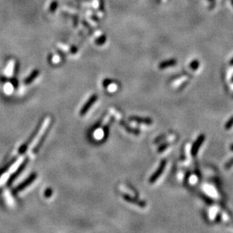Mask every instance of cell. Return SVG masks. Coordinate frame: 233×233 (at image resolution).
<instances>
[{"instance_id": "15", "label": "cell", "mask_w": 233, "mask_h": 233, "mask_svg": "<svg viewBox=\"0 0 233 233\" xmlns=\"http://www.w3.org/2000/svg\"><path fill=\"white\" fill-rule=\"evenodd\" d=\"M230 64H231V65H233V58L232 59V60H231V61H230Z\"/></svg>"}, {"instance_id": "16", "label": "cell", "mask_w": 233, "mask_h": 233, "mask_svg": "<svg viewBox=\"0 0 233 233\" xmlns=\"http://www.w3.org/2000/svg\"><path fill=\"white\" fill-rule=\"evenodd\" d=\"M231 150H232V151H233V145H232V146H231Z\"/></svg>"}, {"instance_id": "12", "label": "cell", "mask_w": 233, "mask_h": 233, "mask_svg": "<svg viewBox=\"0 0 233 233\" xmlns=\"http://www.w3.org/2000/svg\"><path fill=\"white\" fill-rule=\"evenodd\" d=\"M190 67L192 70H197V69L199 67V61L197 60H193V61L190 63Z\"/></svg>"}, {"instance_id": "14", "label": "cell", "mask_w": 233, "mask_h": 233, "mask_svg": "<svg viewBox=\"0 0 233 233\" xmlns=\"http://www.w3.org/2000/svg\"><path fill=\"white\" fill-rule=\"evenodd\" d=\"M233 165V159H232V160H231V162H229V163L227 164L226 167H227V168H230L231 165Z\"/></svg>"}, {"instance_id": "13", "label": "cell", "mask_w": 233, "mask_h": 233, "mask_svg": "<svg viewBox=\"0 0 233 233\" xmlns=\"http://www.w3.org/2000/svg\"><path fill=\"white\" fill-rule=\"evenodd\" d=\"M232 126H233V116L226 123L225 128H226V129H230Z\"/></svg>"}, {"instance_id": "6", "label": "cell", "mask_w": 233, "mask_h": 233, "mask_svg": "<svg viewBox=\"0 0 233 233\" xmlns=\"http://www.w3.org/2000/svg\"><path fill=\"white\" fill-rule=\"evenodd\" d=\"M176 60H175V59H170V60H165V61L160 63L159 67V69H166L168 68V67H173V66L176 65Z\"/></svg>"}, {"instance_id": "7", "label": "cell", "mask_w": 233, "mask_h": 233, "mask_svg": "<svg viewBox=\"0 0 233 233\" xmlns=\"http://www.w3.org/2000/svg\"><path fill=\"white\" fill-rule=\"evenodd\" d=\"M39 72L38 70H34L32 73H30L29 76L25 79V84L28 85V84H30L31 82H33V81L35 79H36L37 76H39Z\"/></svg>"}, {"instance_id": "18", "label": "cell", "mask_w": 233, "mask_h": 233, "mask_svg": "<svg viewBox=\"0 0 233 233\" xmlns=\"http://www.w3.org/2000/svg\"><path fill=\"white\" fill-rule=\"evenodd\" d=\"M210 1H213V0H210Z\"/></svg>"}, {"instance_id": "3", "label": "cell", "mask_w": 233, "mask_h": 233, "mask_svg": "<svg viewBox=\"0 0 233 233\" xmlns=\"http://www.w3.org/2000/svg\"><path fill=\"white\" fill-rule=\"evenodd\" d=\"M36 173H33V174H31L30 176L27 178V179L25 180L23 183H21L20 184L18 187H16V188L15 189V190H14L15 191V192H20V191L23 190V189L27 187L29 184H31L33 182V180L36 179Z\"/></svg>"}, {"instance_id": "11", "label": "cell", "mask_w": 233, "mask_h": 233, "mask_svg": "<svg viewBox=\"0 0 233 233\" xmlns=\"http://www.w3.org/2000/svg\"><path fill=\"white\" fill-rule=\"evenodd\" d=\"M124 198H125V199H126V200H127V201H130V202H133V203H134V204H139V205H141L142 206V204H140V203H142V202H140V201H139L138 200L133 199V198H131V197L128 196V195H125Z\"/></svg>"}, {"instance_id": "9", "label": "cell", "mask_w": 233, "mask_h": 233, "mask_svg": "<svg viewBox=\"0 0 233 233\" xmlns=\"http://www.w3.org/2000/svg\"><path fill=\"white\" fill-rule=\"evenodd\" d=\"M57 6H58V2H57V0H54V1H52L49 6V12H51V13H54L55 11L57 10Z\"/></svg>"}, {"instance_id": "1", "label": "cell", "mask_w": 233, "mask_h": 233, "mask_svg": "<svg viewBox=\"0 0 233 233\" xmlns=\"http://www.w3.org/2000/svg\"><path fill=\"white\" fill-rule=\"evenodd\" d=\"M166 164H167L166 160L162 161V162H161L160 165H159L158 169L156 170V171H155V173H153V174L151 176H150V178H149L150 183H155L158 179H159V176H160L162 174V173H163L164 170H165V166H166Z\"/></svg>"}, {"instance_id": "5", "label": "cell", "mask_w": 233, "mask_h": 233, "mask_svg": "<svg viewBox=\"0 0 233 233\" xmlns=\"http://www.w3.org/2000/svg\"><path fill=\"white\" fill-rule=\"evenodd\" d=\"M27 162H28L27 159H25V161H24V162H23V163L22 164L21 166L19 167V168H18V170H17V171L15 172V173H14V174H12V176H10V178H9V182H8V184H9V185H10L11 183H12V182H13V181L15 180V178H16L17 176H18V175L20 174V173H21V172L22 171V170L24 169V168H25V166H26V163H27Z\"/></svg>"}, {"instance_id": "17", "label": "cell", "mask_w": 233, "mask_h": 233, "mask_svg": "<svg viewBox=\"0 0 233 233\" xmlns=\"http://www.w3.org/2000/svg\"><path fill=\"white\" fill-rule=\"evenodd\" d=\"M232 5H233V0H232Z\"/></svg>"}, {"instance_id": "8", "label": "cell", "mask_w": 233, "mask_h": 233, "mask_svg": "<svg viewBox=\"0 0 233 233\" xmlns=\"http://www.w3.org/2000/svg\"><path fill=\"white\" fill-rule=\"evenodd\" d=\"M130 119L132 120V121L137 122L138 123H144V124L149 125L152 122L150 118H141V117H137V116H133L130 118Z\"/></svg>"}, {"instance_id": "2", "label": "cell", "mask_w": 233, "mask_h": 233, "mask_svg": "<svg viewBox=\"0 0 233 233\" xmlns=\"http://www.w3.org/2000/svg\"><path fill=\"white\" fill-rule=\"evenodd\" d=\"M204 140H205V136H204V134H201L194 142L192 149H191V153H192V156H196L197 153L198 152V150H199L202 143H204Z\"/></svg>"}, {"instance_id": "10", "label": "cell", "mask_w": 233, "mask_h": 233, "mask_svg": "<svg viewBox=\"0 0 233 233\" xmlns=\"http://www.w3.org/2000/svg\"><path fill=\"white\" fill-rule=\"evenodd\" d=\"M106 36L105 35H102L97 39L96 41H95V43H96V45H102L106 43Z\"/></svg>"}, {"instance_id": "4", "label": "cell", "mask_w": 233, "mask_h": 233, "mask_svg": "<svg viewBox=\"0 0 233 233\" xmlns=\"http://www.w3.org/2000/svg\"><path fill=\"white\" fill-rule=\"evenodd\" d=\"M97 100H98V96H97V94L92 95V96L91 97L90 99L87 101V103H86L85 105H84L83 107H82V109H81L80 111L81 115H85V114L87 112V111H88L89 109H90V108L91 107V106L93 105L95 102H96Z\"/></svg>"}]
</instances>
